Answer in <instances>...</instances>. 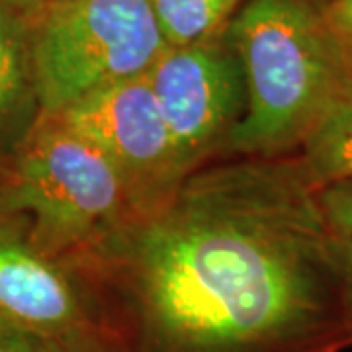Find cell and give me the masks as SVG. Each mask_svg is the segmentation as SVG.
<instances>
[{"mask_svg": "<svg viewBox=\"0 0 352 352\" xmlns=\"http://www.w3.org/2000/svg\"><path fill=\"white\" fill-rule=\"evenodd\" d=\"M0 314L50 340L94 333L63 266L8 226H0Z\"/></svg>", "mask_w": 352, "mask_h": 352, "instance_id": "obj_7", "label": "cell"}, {"mask_svg": "<svg viewBox=\"0 0 352 352\" xmlns=\"http://www.w3.org/2000/svg\"><path fill=\"white\" fill-rule=\"evenodd\" d=\"M55 352H106L94 333L55 340Z\"/></svg>", "mask_w": 352, "mask_h": 352, "instance_id": "obj_14", "label": "cell"}, {"mask_svg": "<svg viewBox=\"0 0 352 352\" xmlns=\"http://www.w3.org/2000/svg\"><path fill=\"white\" fill-rule=\"evenodd\" d=\"M325 12L333 30L342 39H352V0L325 2Z\"/></svg>", "mask_w": 352, "mask_h": 352, "instance_id": "obj_13", "label": "cell"}, {"mask_svg": "<svg viewBox=\"0 0 352 352\" xmlns=\"http://www.w3.org/2000/svg\"><path fill=\"white\" fill-rule=\"evenodd\" d=\"M106 352H331L339 235L296 155L217 157L61 263Z\"/></svg>", "mask_w": 352, "mask_h": 352, "instance_id": "obj_1", "label": "cell"}, {"mask_svg": "<svg viewBox=\"0 0 352 352\" xmlns=\"http://www.w3.org/2000/svg\"><path fill=\"white\" fill-rule=\"evenodd\" d=\"M151 0L34 4L32 63L39 113L149 73L166 50Z\"/></svg>", "mask_w": 352, "mask_h": 352, "instance_id": "obj_4", "label": "cell"}, {"mask_svg": "<svg viewBox=\"0 0 352 352\" xmlns=\"http://www.w3.org/2000/svg\"><path fill=\"white\" fill-rule=\"evenodd\" d=\"M319 201L333 231L342 239L352 241V180H342L321 188Z\"/></svg>", "mask_w": 352, "mask_h": 352, "instance_id": "obj_11", "label": "cell"}, {"mask_svg": "<svg viewBox=\"0 0 352 352\" xmlns=\"http://www.w3.org/2000/svg\"><path fill=\"white\" fill-rule=\"evenodd\" d=\"M344 41V45H346V50H349V53H351L352 57V39H342Z\"/></svg>", "mask_w": 352, "mask_h": 352, "instance_id": "obj_16", "label": "cell"}, {"mask_svg": "<svg viewBox=\"0 0 352 352\" xmlns=\"http://www.w3.org/2000/svg\"><path fill=\"white\" fill-rule=\"evenodd\" d=\"M168 47L223 34L241 0H151Z\"/></svg>", "mask_w": 352, "mask_h": 352, "instance_id": "obj_10", "label": "cell"}, {"mask_svg": "<svg viewBox=\"0 0 352 352\" xmlns=\"http://www.w3.org/2000/svg\"><path fill=\"white\" fill-rule=\"evenodd\" d=\"M226 36L243 67L247 110L219 157L296 155L351 67L325 2L249 0Z\"/></svg>", "mask_w": 352, "mask_h": 352, "instance_id": "obj_2", "label": "cell"}, {"mask_svg": "<svg viewBox=\"0 0 352 352\" xmlns=\"http://www.w3.org/2000/svg\"><path fill=\"white\" fill-rule=\"evenodd\" d=\"M0 194L4 210L28 215L30 245L59 264L135 212L113 164L41 113L16 145Z\"/></svg>", "mask_w": 352, "mask_h": 352, "instance_id": "obj_3", "label": "cell"}, {"mask_svg": "<svg viewBox=\"0 0 352 352\" xmlns=\"http://www.w3.org/2000/svg\"><path fill=\"white\" fill-rule=\"evenodd\" d=\"M0 352H55V340L45 339L0 314Z\"/></svg>", "mask_w": 352, "mask_h": 352, "instance_id": "obj_12", "label": "cell"}, {"mask_svg": "<svg viewBox=\"0 0 352 352\" xmlns=\"http://www.w3.org/2000/svg\"><path fill=\"white\" fill-rule=\"evenodd\" d=\"M32 4H43V2H50V0H30Z\"/></svg>", "mask_w": 352, "mask_h": 352, "instance_id": "obj_17", "label": "cell"}, {"mask_svg": "<svg viewBox=\"0 0 352 352\" xmlns=\"http://www.w3.org/2000/svg\"><path fill=\"white\" fill-rule=\"evenodd\" d=\"M339 256L340 266H342V274L346 282V292H349V302L352 307V241L339 237Z\"/></svg>", "mask_w": 352, "mask_h": 352, "instance_id": "obj_15", "label": "cell"}, {"mask_svg": "<svg viewBox=\"0 0 352 352\" xmlns=\"http://www.w3.org/2000/svg\"><path fill=\"white\" fill-rule=\"evenodd\" d=\"M4 176H6V173H2V170H0V186H2V182H4Z\"/></svg>", "mask_w": 352, "mask_h": 352, "instance_id": "obj_18", "label": "cell"}, {"mask_svg": "<svg viewBox=\"0 0 352 352\" xmlns=\"http://www.w3.org/2000/svg\"><path fill=\"white\" fill-rule=\"evenodd\" d=\"M147 80L163 110L186 173L221 155L247 110V85L226 32L198 43L166 47Z\"/></svg>", "mask_w": 352, "mask_h": 352, "instance_id": "obj_5", "label": "cell"}, {"mask_svg": "<svg viewBox=\"0 0 352 352\" xmlns=\"http://www.w3.org/2000/svg\"><path fill=\"white\" fill-rule=\"evenodd\" d=\"M32 18L30 0H0V135L38 120Z\"/></svg>", "mask_w": 352, "mask_h": 352, "instance_id": "obj_8", "label": "cell"}, {"mask_svg": "<svg viewBox=\"0 0 352 352\" xmlns=\"http://www.w3.org/2000/svg\"><path fill=\"white\" fill-rule=\"evenodd\" d=\"M50 116L113 164L135 212L163 200L188 176L147 75L100 88Z\"/></svg>", "mask_w": 352, "mask_h": 352, "instance_id": "obj_6", "label": "cell"}, {"mask_svg": "<svg viewBox=\"0 0 352 352\" xmlns=\"http://www.w3.org/2000/svg\"><path fill=\"white\" fill-rule=\"evenodd\" d=\"M296 159L317 190L352 180V57L344 80Z\"/></svg>", "mask_w": 352, "mask_h": 352, "instance_id": "obj_9", "label": "cell"}]
</instances>
